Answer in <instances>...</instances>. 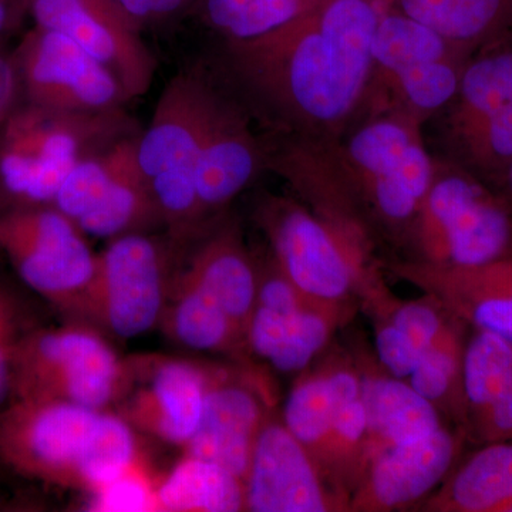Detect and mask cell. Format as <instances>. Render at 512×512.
Listing matches in <instances>:
<instances>
[{
	"instance_id": "f35d334b",
	"label": "cell",
	"mask_w": 512,
	"mask_h": 512,
	"mask_svg": "<svg viewBox=\"0 0 512 512\" xmlns=\"http://www.w3.org/2000/svg\"><path fill=\"white\" fill-rule=\"evenodd\" d=\"M192 0H170L171 6H173L174 12H180L185 6L190 5Z\"/></svg>"
},
{
	"instance_id": "4dcf8cb0",
	"label": "cell",
	"mask_w": 512,
	"mask_h": 512,
	"mask_svg": "<svg viewBox=\"0 0 512 512\" xmlns=\"http://www.w3.org/2000/svg\"><path fill=\"white\" fill-rule=\"evenodd\" d=\"M323 0H202L200 16L224 43L249 42L311 15Z\"/></svg>"
},
{
	"instance_id": "74e56055",
	"label": "cell",
	"mask_w": 512,
	"mask_h": 512,
	"mask_svg": "<svg viewBox=\"0 0 512 512\" xmlns=\"http://www.w3.org/2000/svg\"><path fill=\"white\" fill-rule=\"evenodd\" d=\"M500 194L503 195L505 201L508 202L512 210V163L508 168V173L505 175L503 187H501Z\"/></svg>"
},
{
	"instance_id": "603a6c76",
	"label": "cell",
	"mask_w": 512,
	"mask_h": 512,
	"mask_svg": "<svg viewBox=\"0 0 512 512\" xmlns=\"http://www.w3.org/2000/svg\"><path fill=\"white\" fill-rule=\"evenodd\" d=\"M466 431L481 444L512 439V343L473 329L463 356Z\"/></svg>"
},
{
	"instance_id": "9a60e30c",
	"label": "cell",
	"mask_w": 512,
	"mask_h": 512,
	"mask_svg": "<svg viewBox=\"0 0 512 512\" xmlns=\"http://www.w3.org/2000/svg\"><path fill=\"white\" fill-rule=\"evenodd\" d=\"M343 306L311 301L281 269H259L258 295L245 340L256 356L282 373L302 372L328 345Z\"/></svg>"
},
{
	"instance_id": "e575fe53",
	"label": "cell",
	"mask_w": 512,
	"mask_h": 512,
	"mask_svg": "<svg viewBox=\"0 0 512 512\" xmlns=\"http://www.w3.org/2000/svg\"><path fill=\"white\" fill-rule=\"evenodd\" d=\"M22 101V89L12 53L0 46V134Z\"/></svg>"
},
{
	"instance_id": "8992f818",
	"label": "cell",
	"mask_w": 512,
	"mask_h": 512,
	"mask_svg": "<svg viewBox=\"0 0 512 512\" xmlns=\"http://www.w3.org/2000/svg\"><path fill=\"white\" fill-rule=\"evenodd\" d=\"M410 261L473 268L512 256V210L460 165L434 154L429 191L406 242Z\"/></svg>"
},
{
	"instance_id": "7c38bea8",
	"label": "cell",
	"mask_w": 512,
	"mask_h": 512,
	"mask_svg": "<svg viewBox=\"0 0 512 512\" xmlns=\"http://www.w3.org/2000/svg\"><path fill=\"white\" fill-rule=\"evenodd\" d=\"M140 133L86 158L67 175L53 207L84 235L114 239L164 225L138 164Z\"/></svg>"
},
{
	"instance_id": "6da1fadb",
	"label": "cell",
	"mask_w": 512,
	"mask_h": 512,
	"mask_svg": "<svg viewBox=\"0 0 512 512\" xmlns=\"http://www.w3.org/2000/svg\"><path fill=\"white\" fill-rule=\"evenodd\" d=\"M384 6L386 0H323L274 33L224 43L229 92L276 136L335 140L365 111Z\"/></svg>"
},
{
	"instance_id": "cb8c5ba5",
	"label": "cell",
	"mask_w": 512,
	"mask_h": 512,
	"mask_svg": "<svg viewBox=\"0 0 512 512\" xmlns=\"http://www.w3.org/2000/svg\"><path fill=\"white\" fill-rule=\"evenodd\" d=\"M360 375L367 414L363 474L370 461L387 448L409 443L440 429L443 413L417 393L407 380L372 370H363Z\"/></svg>"
},
{
	"instance_id": "3957f363",
	"label": "cell",
	"mask_w": 512,
	"mask_h": 512,
	"mask_svg": "<svg viewBox=\"0 0 512 512\" xmlns=\"http://www.w3.org/2000/svg\"><path fill=\"white\" fill-rule=\"evenodd\" d=\"M140 458L120 414L56 400H16L0 410V464L64 488L99 490Z\"/></svg>"
},
{
	"instance_id": "ab89813d",
	"label": "cell",
	"mask_w": 512,
	"mask_h": 512,
	"mask_svg": "<svg viewBox=\"0 0 512 512\" xmlns=\"http://www.w3.org/2000/svg\"><path fill=\"white\" fill-rule=\"evenodd\" d=\"M3 468L5 467H3L2 464H0V473H2Z\"/></svg>"
},
{
	"instance_id": "484cf974",
	"label": "cell",
	"mask_w": 512,
	"mask_h": 512,
	"mask_svg": "<svg viewBox=\"0 0 512 512\" xmlns=\"http://www.w3.org/2000/svg\"><path fill=\"white\" fill-rule=\"evenodd\" d=\"M424 507L440 512H511L512 439L484 443L453 468Z\"/></svg>"
},
{
	"instance_id": "1f68e13d",
	"label": "cell",
	"mask_w": 512,
	"mask_h": 512,
	"mask_svg": "<svg viewBox=\"0 0 512 512\" xmlns=\"http://www.w3.org/2000/svg\"><path fill=\"white\" fill-rule=\"evenodd\" d=\"M35 326L19 293L0 281V410L13 402V372L20 342Z\"/></svg>"
},
{
	"instance_id": "d6a6232c",
	"label": "cell",
	"mask_w": 512,
	"mask_h": 512,
	"mask_svg": "<svg viewBox=\"0 0 512 512\" xmlns=\"http://www.w3.org/2000/svg\"><path fill=\"white\" fill-rule=\"evenodd\" d=\"M158 484V483H157ZM157 484L140 458L119 476L94 491L90 510L103 512L158 511Z\"/></svg>"
},
{
	"instance_id": "d6986e66",
	"label": "cell",
	"mask_w": 512,
	"mask_h": 512,
	"mask_svg": "<svg viewBox=\"0 0 512 512\" xmlns=\"http://www.w3.org/2000/svg\"><path fill=\"white\" fill-rule=\"evenodd\" d=\"M464 430L440 429L387 448L370 461L349 507L353 511H392L412 507L444 483L456 466Z\"/></svg>"
},
{
	"instance_id": "ba28073f",
	"label": "cell",
	"mask_w": 512,
	"mask_h": 512,
	"mask_svg": "<svg viewBox=\"0 0 512 512\" xmlns=\"http://www.w3.org/2000/svg\"><path fill=\"white\" fill-rule=\"evenodd\" d=\"M256 221L282 274L311 301L343 306L369 278L372 242L345 222L293 198L266 195Z\"/></svg>"
},
{
	"instance_id": "44dd1931",
	"label": "cell",
	"mask_w": 512,
	"mask_h": 512,
	"mask_svg": "<svg viewBox=\"0 0 512 512\" xmlns=\"http://www.w3.org/2000/svg\"><path fill=\"white\" fill-rule=\"evenodd\" d=\"M389 268L463 325L512 343V256L473 268H441L410 259L392 262Z\"/></svg>"
},
{
	"instance_id": "e0dca14e",
	"label": "cell",
	"mask_w": 512,
	"mask_h": 512,
	"mask_svg": "<svg viewBox=\"0 0 512 512\" xmlns=\"http://www.w3.org/2000/svg\"><path fill=\"white\" fill-rule=\"evenodd\" d=\"M37 28L74 40L116 74L130 100L151 87L157 60L116 0H28Z\"/></svg>"
},
{
	"instance_id": "d4e9b609",
	"label": "cell",
	"mask_w": 512,
	"mask_h": 512,
	"mask_svg": "<svg viewBox=\"0 0 512 512\" xmlns=\"http://www.w3.org/2000/svg\"><path fill=\"white\" fill-rule=\"evenodd\" d=\"M185 272L220 303L245 335L258 295V266L237 222L224 221L212 229Z\"/></svg>"
},
{
	"instance_id": "7a4b0ae2",
	"label": "cell",
	"mask_w": 512,
	"mask_h": 512,
	"mask_svg": "<svg viewBox=\"0 0 512 512\" xmlns=\"http://www.w3.org/2000/svg\"><path fill=\"white\" fill-rule=\"evenodd\" d=\"M269 170L370 242L380 235L404 244L429 191L434 154L419 121L370 110L328 143L276 136Z\"/></svg>"
},
{
	"instance_id": "5b68a950",
	"label": "cell",
	"mask_w": 512,
	"mask_h": 512,
	"mask_svg": "<svg viewBox=\"0 0 512 512\" xmlns=\"http://www.w3.org/2000/svg\"><path fill=\"white\" fill-rule=\"evenodd\" d=\"M221 90L201 74L178 73L138 137L137 156L161 218L174 241L202 227L195 168Z\"/></svg>"
},
{
	"instance_id": "52a82bcc",
	"label": "cell",
	"mask_w": 512,
	"mask_h": 512,
	"mask_svg": "<svg viewBox=\"0 0 512 512\" xmlns=\"http://www.w3.org/2000/svg\"><path fill=\"white\" fill-rule=\"evenodd\" d=\"M430 123L433 154L500 192L512 163V32L468 57L453 100Z\"/></svg>"
},
{
	"instance_id": "d590c367",
	"label": "cell",
	"mask_w": 512,
	"mask_h": 512,
	"mask_svg": "<svg viewBox=\"0 0 512 512\" xmlns=\"http://www.w3.org/2000/svg\"><path fill=\"white\" fill-rule=\"evenodd\" d=\"M138 28L160 22L174 15L170 0H116Z\"/></svg>"
},
{
	"instance_id": "4316f807",
	"label": "cell",
	"mask_w": 512,
	"mask_h": 512,
	"mask_svg": "<svg viewBox=\"0 0 512 512\" xmlns=\"http://www.w3.org/2000/svg\"><path fill=\"white\" fill-rule=\"evenodd\" d=\"M360 396L359 370L345 363H332L296 380L286 399L282 421L316 457L340 410Z\"/></svg>"
},
{
	"instance_id": "60d3db41",
	"label": "cell",
	"mask_w": 512,
	"mask_h": 512,
	"mask_svg": "<svg viewBox=\"0 0 512 512\" xmlns=\"http://www.w3.org/2000/svg\"><path fill=\"white\" fill-rule=\"evenodd\" d=\"M511 512H512V510H511Z\"/></svg>"
},
{
	"instance_id": "f1b7e54d",
	"label": "cell",
	"mask_w": 512,
	"mask_h": 512,
	"mask_svg": "<svg viewBox=\"0 0 512 512\" xmlns=\"http://www.w3.org/2000/svg\"><path fill=\"white\" fill-rule=\"evenodd\" d=\"M157 503L158 511H245V481L220 464L185 456L157 484Z\"/></svg>"
},
{
	"instance_id": "2e32d148",
	"label": "cell",
	"mask_w": 512,
	"mask_h": 512,
	"mask_svg": "<svg viewBox=\"0 0 512 512\" xmlns=\"http://www.w3.org/2000/svg\"><path fill=\"white\" fill-rule=\"evenodd\" d=\"M212 372L191 360L134 357L117 414L134 430L184 447L200 424Z\"/></svg>"
},
{
	"instance_id": "9c48e42d",
	"label": "cell",
	"mask_w": 512,
	"mask_h": 512,
	"mask_svg": "<svg viewBox=\"0 0 512 512\" xmlns=\"http://www.w3.org/2000/svg\"><path fill=\"white\" fill-rule=\"evenodd\" d=\"M470 50L387 3L372 46L365 111L393 110L426 126L457 93Z\"/></svg>"
},
{
	"instance_id": "83f0119b",
	"label": "cell",
	"mask_w": 512,
	"mask_h": 512,
	"mask_svg": "<svg viewBox=\"0 0 512 512\" xmlns=\"http://www.w3.org/2000/svg\"><path fill=\"white\" fill-rule=\"evenodd\" d=\"M387 3L471 53L512 32V0H387Z\"/></svg>"
},
{
	"instance_id": "ffe728a7",
	"label": "cell",
	"mask_w": 512,
	"mask_h": 512,
	"mask_svg": "<svg viewBox=\"0 0 512 512\" xmlns=\"http://www.w3.org/2000/svg\"><path fill=\"white\" fill-rule=\"evenodd\" d=\"M251 117L234 94L221 90L195 168L202 222L227 208L266 170L268 146Z\"/></svg>"
},
{
	"instance_id": "8fae6325",
	"label": "cell",
	"mask_w": 512,
	"mask_h": 512,
	"mask_svg": "<svg viewBox=\"0 0 512 512\" xmlns=\"http://www.w3.org/2000/svg\"><path fill=\"white\" fill-rule=\"evenodd\" d=\"M0 251L29 289L82 318L97 255L63 212L53 205L0 212Z\"/></svg>"
},
{
	"instance_id": "8d00e7d4",
	"label": "cell",
	"mask_w": 512,
	"mask_h": 512,
	"mask_svg": "<svg viewBox=\"0 0 512 512\" xmlns=\"http://www.w3.org/2000/svg\"><path fill=\"white\" fill-rule=\"evenodd\" d=\"M28 13V0H0V46L15 35Z\"/></svg>"
},
{
	"instance_id": "30bf717a",
	"label": "cell",
	"mask_w": 512,
	"mask_h": 512,
	"mask_svg": "<svg viewBox=\"0 0 512 512\" xmlns=\"http://www.w3.org/2000/svg\"><path fill=\"white\" fill-rule=\"evenodd\" d=\"M123 360L90 326L33 328L20 342L13 372V402L56 400L97 410L116 406L126 389Z\"/></svg>"
},
{
	"instance_id": "4fadbf2b",
	"label": "cell",
	"mask_w": 512,
	"mask_h": 512,
	"mask_svg": "<svg viewBox=\"0 0 512 512\" xmlns=\"http://www.w3.org/2000/svg\"><path fill=\"white\" fill-rule=\"evenodd\" d=\"M168 252L146 232L111 239L97 255L82 318L134 339L161 322L167 303Z\"/></svg>"
},
{
	"instance_id": "277c9868",
	"label": "cell",
	"mask_w": 512,
	"mask_h": 512,
	"mask_svg": "<svg viewBox=\"0 0 512 512\" xmlns=\"http://www.w3.org/2000/svg\"><path fill=\"white\" fill-rule=\"evenodd\" d=\"M137 133L124 109L70 113L20 101L0 134V212L53 205L77 165Z\"/></svg>"
},
{
	"instance_id": "5bb4252c",
	"label": "cell",
	"mask_w": 512,
	"mask_h": 512,
	"mask_svg": "<svg viewBox=\"0 0 512 512\" xmlns=\"http://www.w3.org/2000/svg\"><path fill=\"white\" fill-rule=\"evenodd\" d=\"M12 56L26 103L96 113L124 109L130 101L116 74L63 33L35 26Z\"/></svg>"
},
{
	"instance_id": "ac0fdd59",
	"label": "cell",
	"mask_w": 512,
	"mask_h": 512,
	"mask_svg": "<svg viewBox=\"0 0 512 512\" xmlns=\"http://www.w3.org/2000/svg\"><path fill=\"white\" fill-rule=\"evenodd\" d=\"M308 448L285 426L266 419L245 478L247 511L325 512L342 507Z\"/></svg>"
},
{
	"instance_id": "f546056e",
	"label": "cell",
	"mask_w": 512,
	"mask_h": 512,
	"mask_svg": "<svg viewBox=\"0 0 512 512\" xmlns=\"http://www.w3.org/2000/svg\"><path fill=\"white\" fill-rule=\"evenodd\" d=\"M161 320L171 338L192 350L221 352L245 339L220 303L185 271L175 284L173 301L170 308L165 306Z\"/></svg>"
},
{
	"instance_id": "836d02e7",
	"label": "cell",
	"mask_w": 512,
	"mask_h": 512,
	"mask_svg": "<svg viewBox=\"0 0 512 512\" xmlns=\"http://www.w3.org/2000/svg\"><path fill=\"white\" fill-rule=\"evenodd\" d=\"M376 352L384 372L404 380L413 372L421 355L413 340L384 318L376 323Z\"/></svg>"
},
{
	"instance_id": "7402d4cb",
	"label": "cell",
	"mask_w": 512,
	"mask_h": 512,
	"mask_svg": "<svg viewBox=\"0 0 512 512\" xmlns=\"http://www.w3.org/2000/svg\"><path fill=\"white\" fill-rule=\"evenodd\" d=\"M268 417L259 389L227 369L214 367L204 412L184 446L185 456L220 464L245 481L256 439Z\"/></svg>"
}]
</instances>
